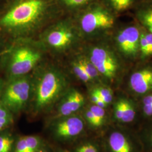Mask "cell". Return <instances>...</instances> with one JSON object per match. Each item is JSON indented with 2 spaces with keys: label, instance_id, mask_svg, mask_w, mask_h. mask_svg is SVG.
Here are the masks:
<instances>
[{
  "label": "cell",
  "instance_id": "6da1fadb",
  "mask_svg": "<svg viewBox=\"0 0 152 152\" xmlns=\"http://www.w3.org/2000/svg\"><path fill=\"white\" fill-rule=\"evenodd\" d=\"M41 0H26L14 7L4 16L0 24L7 27L24 26L36 20L43 11Z\"/></svg>",
  "mask_w": 152,
  "mask_h": 152
},
{
  "label": "cell",
  "instance_id": "7a4b0ae2",
  "mask_svg": "<svg viewBox=\"0 0 152 152\" xmlns=\"http://www.w3.org/2000/svg\"><path fill=\"white\" fill-rule=\"evenodd\" d=\"M116 125L109 131L106 139L108 152H144L136 131Z\"/></svg>",
  "mask_w": 152,
  "mask_h": 152
},
{
  "label": "cell",
  "instance_id": "3957f363",
  "mask_svg": "<svg viewBox=\"0 0 152 152\" xmlns=\"http://www.w3.org/2000/svg\"><path fill=\"white\" fill-rule=\"evenodd\" d=\"M63 87V81L58 75L53 72L45 74L39 82L37 89V108H42L51 103L58 96Z\"/></svg>",
  "mask_w": 152,
  "mask_h": 152
},
{
  "label": "cell",
  "instance_id": "277c9868",
  "mask_svg": "<svg viewBox=\"0 0 152 152\" xmlns=\"http://www.w3.org/2000/svg\"><path fill=\"white\" fill-rule=\"evenodd\" d=\"M31 90V85L26 79L13 82L7 87L3 97L7 107L16 112L23 108L27 102Z\"/></svg>",
  "mask_w": 152,
  "mask_h": 152
},
{
  "label": "cell",
  "instance_id": "5b68a950",
  "mask_svg": "<svg viewBox=\"0 0 152 152\" xmlns=\"http://www.w3.org/2000/svg\"><path fill=\"white\" fill-rule=\"evenodd\" d=\"M90 61L99 73L105 77L112 80L115 76L118 65L114 56L107 50L99 47L92 49Z\"/></svg>",
  "mask_w": 152,
  "mask_h": 152
},
{
  "label": "cell",
  "instance_id": "8992f818",
  "mask_svg": "<svg viewBox=\"0 0 152 152\" xmlns=\"http://www.w3.org/2000/svg\"><path fill=\"white\" fill-rule=\"evenodd\" d=\"M112 16L102 9L97 8L89 11L82 18L81 27L86 33H91L98 29L108 28L113 26Z\"/></svg>",
  "mask_w": 152,
  "mask_h": 152
},
{
  "label": "cell",
  "instance_id": "52a82bcc",
  "mask_svg": "<svg viewBox=\"0 0 152 152\" xmlns=\"http://www.w3.org/2000/svg\"><path fill=\"white\" fill-rule=\"evenodd\" d=\"M39 58L38 53L31 49L22 48L18 50L12 58L11 73L15 76L27 73L32 70Z\"/></svg>",
  "mask_w": 152,
  "mask_h": 152
},
{
  "label": "cell",
  "instance_id": "ba28073f",
  "mask_svg": "<svg viewBox=\"0 0 152 152\" xmlns=\"http://www.w3.org/2000/svg\"><path fill=\"white\" fill-rule=\"evenodd\" d=\"M140 34L138 29L131 26L126 28L120 32L117 36V44L124 54L134 57L139 49Z\"/></svg>",
  "mask_w": 152,
  "mask_h": 152
},
{
  "label": "cell",
  "instance_id": "9c48e42d",
  "mask_svg": "<svg viewBox=\"0 0 152 152\" xmlns=\"http://www.w3.org/2000/svg\"><path fill=\"white\" fill-rule=\"evenodd\" d=\"M85 126V122L81 117L69 115L57 124L55 131L56 135L61 138H72L80 135Z\"/></svg>",
  "mask_w": 152,
  "mask_h": 152
},
{
  "label": "cell",
  "instance_id": "30bf717a",
  "mask_svg": "<svg viewBox=\"0 0 152 152\" xmlns=\"http://www.w3.org/2000/svg\"><path fill=\"white\" fill-rule=\"evenodd\" d=\"M131 90L137 95H145L152 92V69L147 68L136 71L129 81Z\"/></svg>",
  "mask_w": 152,
  "mask_h": 152
},
{
  "label": "cell",
  "instance_id": "8fae6325",
  "mask_svg": "<svg viewBox=\"0 0 152 152\" xmlns=\"http://www.w3.org/2000/svg\"><path fill=\"white\" fill-rule=\"evenodd\" d=\"M85 103V98L77 90L69 92L61 104L59 113L62 116H69L78 111Z\"/></svg>",
  "mask_w": 152,
  "mask_h": 152
},
{
  "label": "cell",
  "instance_id": "7c38bea8",
  "mask_svg": "<svg viewBox=\"0 0 152 152\" xmlns=\"http://www.w3.org/2000/svg\"><path fill=\"white\" fill-rule=\"evenodd\" d=\"M136 131L144 152H152V119L144 121Z\"/></svg>",
  "mask_w": 152,
  "mask_h": 152
},
{
  "label": "cell",
  "instance_id": "4fadbf2b",
  "mask_svg": "<svg viewBox=\"0 0 152 152\" xmlns=\"http://www.w3.org/2000/svg\"><path fill=\"white\" fill-rule=\"evenodd\" d=\"M72 34L64 29L56 30L50 33L48 37L49 44L56 48L65 47L71 42Z\"/></svg>",
  "mask_w": 152,
  "mask_h": 152
},
{
  "label": "cell",
  "instance_id": "5bb4252c",
  "mask_svg": "<svg viewBox=\"0 0 152 152\" xmlns=\"http://www.w3.org/2000/svg\"><path fill=\"white\" fill-rule=\"evenodd\" d=\"M137 17L142 24L152 33V5L143 6L137 12Z\"/></svg>",
  "mask_w": 152,
  "mask_h": 152
},
{
  "label": "cell",
  "instance_id": "9a60e30c",
  "mask_svg": "<svg viewBox=\"0 0 152 152\" xmlns=\"http://www.w3.org/2000/svg\"><path fill=\"white\" fill-rule=\"evenodd\" d=\"M93 91L98 94V95L107 105L111 103L113 101V94L110 88L107 87H98Z\"/></svg>",
  "mask_w": 152,
  "mask_h": 152
},
{
  "label": "cell",
  "instance_id": "2e32d148",
  "mask_svg": "<svg viewBox=\"0 0 152 152\" xmlns=\"http://www.w3.org/2000/svg\"><path fill=\"white\" fill-rule=\"evenodd\" d=\"M89 109L95 116L100 127L103 126L106 121V112L105 109L101 108L95 104H93L90 106Z\"/></svg>",
  "mask_w": 152,
  "mask_h": 152
},
{
  "label": "cell",
  "instance_id": "e0dca14e",
  "mask_svg": "<svg viewBox=\"0 0 152 152\" xmlns=\"http://www.w3.org/2000/svg\"><path fill=\"white\" fill-rule=\"evenodd\" d=\"M78 63L81 65L82 68L87 72V74L91 78L92 80L98 77L99 73L95 66L90 61V60H80Z\"/></svg>",
  "mask_w": 152,
  "mask_h": 152
},
{
  "label": "cell",
  "instance_id": "ac0fdd59",
  "mask_svg": "<svg viewBox=\"0 0 152 152\" xmlns=\"http://www.w3.org/2000/svg\"><path fill=\"white\" fill-rule=\"evenodd\" d=\"M134 0H110V4L116 11H124L128 9Z\"/></svg>",
  "mask_w": 152,
  "mask_h": 152
},
{
  "label": "cell",
  "instance_id": "d6986e66",
  "mask_svg": "<svg viewBox=\"0 0 152 152\" xmlns=\"http://www.w3.org/2000/svg\"><path fill=\"white\" fill-rule=\"evenodd\" d=\"M73 71L76 76L82 81L87 82L92 80L91 78L78 63L73 65Z\"/></svg>",
  "mask_w": 152,
  "mask_h": 152
},
{
  "label": "cell",
  "instance_id": "ffe728a7",
  "mask_svg": "<svg viewBox=\"0 0 152 152\" xmlns=\"http://www.w3.org/2000/svg\"><path fill=\"white\" fill-rule=\"evenodd\" d=\"M13 142L10 136H0V152H10Z\"/></svg>",
  "mask_w": 152,
  "mask_h": 152
},
{
  "label": "cell",
  "instance_id": "44dd1931",
  "mask_svg": "<svg viewBox=\"0 0 152 152\" xmlns=\"http://www.w3.org/2000/svg\"><path fill=\"white\" fill-rule=\"evenodd\" d=\"M139 49L140 50L142 56L147 57L151 55L148 42L144 33H142L140 36Z\"/></svg>",
  "mask_w": 152,
  "mask_h": 152
},
{
  "label": "cell",
  "instance_id": "7402d4cb",
  "mask_svg": "<svg viewBox=\"0 0 152 152\" xmlns=\"http://www.w3.org/2000/svg\"><path fill=\"white\" fill-rule=\"evenodd\" d=\"M76 152H100L96 145L91 142L82 144L77 148Z\"/></svg>",
  "mask_w": 152,
  "mask_h": 152
},
{
  "label": "cell",
  "instance_id": "603a6c76",
  "mask_svg": "<svg viewBox=\"0 0 152 152\" xmlns=\"http://www.w3.org/2000/svg\"><path fill=\"white\" fill-rule=\"evenodd\" d=\"M85 118L88 122V124L92 127H94V128L100 127V126L99 125L95 116L89 109H87L85 113Z\"/></svg>",
  "mask_w": 152,
  "mask_h": 152
},
{
  "label": "cell",
  "instance_id": "cb8c5ba5",
  "mask_svg": "<svg viewBox=\"0 0 152 152\" xmlns=\"http://www.w3.org/2000/svg\"><path fill=\"white\" fill-rule=\"evenodd\" d=\"M15 152H29L25 136L20 138L17 142Z\"/></svg>",
  "mask_w": 152,
  "mask_h": 152
},
{
  "label": "cell",
  "instance_id": "d4e9b609",
  "mask_svg": "<svg viewBox=\"0 0 152 152\" xmlns=\"http://www.w3.org/2000/svg\"><path fill=\"white\" fill-rule=\"evenodd\" d=\"M66 4L72 6H77L84 5L90 0H63Z\"/></svg>",
  "mask_w": 152,
  "mask_h": 152
},
{
  "label": "cell",
  "instance_id": "484cf974",
  "mask_svg": "<svg viewBox=\"0 0 152 152\" xmlns=\"http://www.w3.org/2000/svg\"><path fill=\"white\" fill-rule=\"evenodd\" d=\"M11 121V117H0V130L9 125Z\"/></svg>",
  "mask_w": 152,
  "mask_h": 152
},
{
  "label": "cell",
  "instance_id": "4316f807",
  "mask_svg": "<svg viewBox=\"0 0 152 152\" xmlns=\"http://www.w3.org/2000/svg\"><path fill=\"white\" fill-rule=\"evenodd\" d=\"M145 36L146 37L148 45H149V47L150 49V53L151 55H152V33H144Z\"/></svg>",
  "mask_w": 152,
  "mask_h": 152
},
{
  "label": "cell",
  "instance_id": "83f0119b",
  "mask_svg": "<svg viewBox=\"0 0 152 152\" xmlns=\"http://www.w3.org/2000/svg\"><path fill=\"white\" fill-rule=\"evenodd\" d=\"M9 52V51H2V52H0V56L5 54V53H7Z\"/></svg>",
  "mask_w": 152,
  "mask_h": 152
},
{
  "label": "cell",
  "instance_id": "f1b7e54d",
  "mask_svg": "<svg viewBox=\"0 0 152 152\" xmlns=\"http://www.w3.org/2000/svg\"><path fill=\"white\" fill-rule=\"evenodd\" d=\"M36 152H45V151H44L43 150H38Z\"/></svg>",
  "mask_w": 152,
  "mask_h": 152
},
{
  "label": "cell",
  "instance_id": "f546056e",
  "mask_svg": "<svg viewBox=\"0 0 152 152\" xmlns=\"http://www.w3.org/2000/svg\"><path fill=\"white\" fill-rule=\"evenodd\" d=\"M62 152V151H60V152Z\"/></svg>",
  "mask_w": 152,
  "mask_h": 152
}]
</instances>
